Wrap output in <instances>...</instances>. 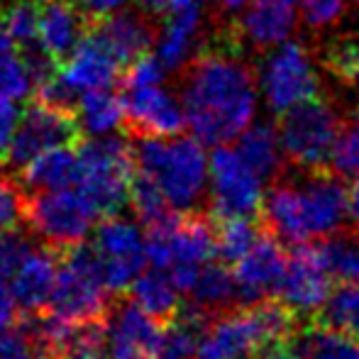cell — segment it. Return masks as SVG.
<instances>
[{"mask_svg":"<svg viewBox=\"0 0 359 359\" xmlns=\"http://www.w3.org/2000/svg\"><path fill=\"white\" fill-rule=\"evenodd\" d=\"M352 247H355V279H359V237L352 240Z\"/></svg>","mask_w":359,"mask_h":359,"instance_id":"obj_50","label":"cell"},{"mask_svg":"<svg viewBox=\"0 0 359 359\" xmlns=\"http://www.w3.org/2000/svg\"><path fill=\"white\" fill-rule=\"evenodd\" d=\"M22 217L49 247L67 250L90 235L100 213L76 186H67L34 194L32 201H25Z\"/></svg>","mask_w":359,"mask_h":359,"instance_id":"obj_8","label":"cell"},{"mask_svg":"<svg viewBox=\"0 0 359 359\" xmlns=\"http://www.w3.org/2000/svg\"><path fill=\"white\" fill-rule=\"evenodd\" d=\"M164 323L133 301L108 306L100 318V359H156Z\"/></svg>","mask_w":359,"mask_h":359,"instance_id":"obj_13","label":"cell"},{"mask_svg":"<svg viewBox=\"0 0 359 359\" xmlns=\"http://www.w3.org/2000/svg\"><path fill=\"white\" fill-rule=\"evenodd\" d=\"M210 208L217 220L257 217L264 201V179L242 159L235 147L215 144L208 159Z\"/></svg>","mask_w":359,"mask_h":359,"instance_id":"obj_10","label":"cell"},{"mask_svg":"<svg viewBox=\"0 0 359 359\" xmlns=\"http://www.w3.org/2000/svg\"><path fill=\"white\" fill-rule=\"evenodd\" d=\"M125 120L147 137H174L186 128L184 105L161 83L125 88Z\"/></svg>","mask_w":359,"mask_h":359,"instance_id":"obj_18","label":"cell"},{"mask_svg":"<svg viewBox=\"0 0 359 359\" xmlns=\"http://www.w3.org/2000/svg\"><path fill=\"white\" fill-rule=\"evenodd\" d=\"M166 69L159 64L156 57H137L135 62L128 64V72H125V88H137V86H154V83H164Z\"/></svg>","mask_w":359,"mask_h":359,"instance_id":"obj_40","label":"cell"},{"mask_svg":"<svg viewBox=\"0 0 359 359\" xmlns=\"http://www.w3.org/2000/svg\"><path fill=\"white\" fill-rule=\"evenodd\" d=\"M76 149L72 144H59L52 149H44L42 154L32 156L22 166V184L27 191H54L74 186L76 181Z\"/></svg>","mask_w":359,"mask_h":359,"instance_id":"obj_25","label":"cell"},{"mask_svg":"<svg viewBox=\"0 0 359 359\" xmlns=\"http://www.w3.org/2000/svg\"><path fill=\"white\" fill-rule=\"evenodd\" d=\"M93 29L113 49V54L120 59L123 67H128L130 62L147 54V49L154 42V29H151L149 20L140 13H123V10H118L113 15H105Z\"/></svg>","mask_w":359,"mask_h":359,"instance_id":"obj_22","label":"cell"},{"mask_svg":"<svg viewBox=\"0 0 359 359\" xmlns=\"http://www.w3.org/2000/svg\"><path fill=\"white\" fill-rule=\"evenodd\" d=\"M0 18H3L5 29H8V34L15 39V44H18L20 49L37 44L39 10L32 0H18V3L10 5Z\"/></svg>","mask_w":359,"mask_h":359,"instance_id":"obj_35","label":"cell"},{"mask_svg":"<svg viewBox=\"0 0 359 359\" xmlns=\"http://www.w3.org/2000/svg\"><path fill=\"white\" fill-rule=\"evenodd\" d=\"M130 291H133L130 301L161 323L171 320L181 308V291L174 286L169 274H164L159 269H142L130 284Z\"/></svg>","mask_w":359,"mask_h":359,"instance_id":"obj_27","label":"cell"},{"mask_svg":"<svg viewBox=\"0 0 359 359\" xmlns=\"http://www.w3.org/2000/svg\"><path fill=\"white\" fill-rule=\"evenodd\" d=\"M332 279L335 274L330 269L323 242L296 245L291 257H286L284 271L276 286V293L281 298L279 303H284L293 316H316L330 293Z\"/></svg>","mask_w":359,"mask_h":359,"instance_id":"obj_12","label":"cell"},{"mask_svg":"<svg viewBox=\"0 0 359 359\" xmlns=\"http://www.w3.org/2000/svg\"><path fill=\"white\" fill-rule=\"evenodd\" d=\"M79 135L74 113L49 103H34L18 118L15 133L0 156L13 169H22L32 156L59 144H72Z\"/></svg>","mask_w":359,"mask_h":359,"instance_id":"obj_15","label":"cell"},{"mask_svg":"<svg viewBox=\"0 0 359 359\" xmlns=\"http://www.w3.org/2000/svg\"><path fill=\"white\" fill-rule=\"evenodd\" d=\"M217 3H220V8L227 10V13H237V10L245 8L250 0H217Z\"/></svg>","mask_w":359,"mask_h":359,"instance_id":"obj_49","label":"cell"},{"mask_svg":"<svg viewBox=\"0 0 359 359\" xmlns=\"http://www.w3.org/2000/svg\"><path fill=\"white\" fill-rule=\"evenodd\" d=\"M137 5L142 8V13H161L169 8V0H137Z\"/></svg>","mask_w":359,"mask_h":359,"instance_id":"obj_47","label":"cell"},{"mask_svg":"<svg viewBox=\"0 0 359 359\" xmlns=\"http://www.w3.org/2000/svg\"><path fill=\"white\" fill-rule=\"evenodd\" d=\"M237 151L242 154V159L262 176V179H271L276 176L281 166V144L276 128H271L269 123H255L252 120L240 135H237Z\"/></svg>","mask_w":359,"mask_h":359,"instance_id":"obj_28","label":"cell"},{"mask_svg":"<svg viewBox=\"0 0 359 359\" xmlns=\"http://www.w3.org/2000/svg\"><path fill=\"white\" fill-rule=\"evenodd\" d=\"M32 90L34 79L27 69V62L0 18V95L18 103V100L27 98Z\"/></svg>","mask_w":359,"mask_h":359,"instance_id":"obj_31","label":"cell"},{"mask_svg":"<svg viewBox=\"0 0 359 359\" xmlns=\"http://www.w3.org/2000/svg\"><path fill=\"white\" fill-rule=\"evenodd\" d=\"M98 262L100 279L110 293L128 291L135 276L144 269V235L133 220L120 215L103 217L95 227L93 245H90Z\"/></svg>","mask_w":359,"mask_h":359,"instance_id":"obj_11","label":"cell"},{"mask_svg":"<svg viewBox=\"0 0 359 359\" xmlns=\"http://www.w3.org/2000/svg\"><path fill=\"white\" fill-rule=\"evenodd\" d=\"M110 306V291L100 279L98 262L90 245H79L59 250L57 279L49 293L44 313L54 316L67 325H86L98 320Z\"/></svg>","mask_w":359,"mask_h":359,"instance_id":"obj_7","label":"cell"},{"mask_svg":"<svg viewBox=\"0 0 359 359\" xmlns=\"http://www.w3.org/2000/svg\"><path fill=\"white\" fill-rule=\"evenodd\" d=\"M347 210H350V217L359 225V176L352 184V189L347 191Z\"/></svg>","mask_w":359,"mask_h":359,"instance_id":"obj_46","label":"cell"},{"mask_svg":"<svg viewBox=\"0 0 359 359\" xmlns=\"http://www.w3.org/2000/svg\"><path fill=\"white\" fill-rule=\"evenodd\" d=\"M25 210V198L18 191V186L8 179V176L0 174V230H8L15 227L22 220Z\"/></svg>","mask_w":359,"mask_h":359,"instance_id":"obj_41","label":"cell"},{"mask_svg":"<svg viewBox=\"0 0 359 359\" xmlns=\"http://www.w3.org/2000/svg\"><path fill=\"white\" fill-rule=\"evenodd\" d=\"M32 247V240L18 227L0 230V281H8L13 276V271L18 269L20 262L27 257Z\"/></svg>","mask_w":359,"mask_h":359,"instance_id":"obj_37","label":"cell"},{"mask_svg":"<svg viewBox=\"0 0 359 359\" xmlns=\"http://www.w3.org/2000/svg\"><path fill=\"white\" fill-rule=\"evenodd\" d=\"M316 316L320 327L359 340V279H345L340 286L330 288Z\"/></svg>","mask_w":359,"mask_h":359,"instance_id":"obj_29","label":"cell"},{"mask_svg":"<svg viewBox=\"0 0 359 359\" xmlns=\"http://www.w3.org/2000/svg\"><path fill=\"white\" fill-rule=\"evenodd\" d=\"M262 208L266 230L288 245L335 237L350 217L347 189L335 174H313L301 184H276L264 196Z\"/></svg>","mask_w":359,"mask_h":359,"instance_id":"obj_2","label":"cell"},{"mask_svg":"<svg viewBox=\"0 0 359 359\" xmlns=\"http://www.w3.org/2000/svg\"><path fill=\"white\" fill-rule=\"evenodd\" d=\"M130 0H76L81 13L93 15V18H105V15H113L118 10H123Z\"/></svg>","mask_w":359,"mask_h":359,"instance_id":"obj_44","label":"cell"},{"mask_svg":"<svg viewBox=\"0 0 359 359\" xmlns=\"http://www.w3.org/2000/svg\"><path fill=\"white\" fill-rule=\"evenodd\" d=\"M130 203H133L135 213H137V217L147 227L174 213V210L169 208V203L164 201V196L159 194V189H156L147 176L137 174V171H135L133 186H130Z\"/></svg>","mask_w":359,"mask_h":359,"instance_id":"obj_34","label":"cell"},{"mask_svg":"<svg viewBox=\"0 0 359 359\" xmlns=\"http://www.w3.org/2000/svg\"><path fill=\"white\" fill-rule=\"evenodd\" d=\"M203 0H169L171 10H189V8H201Z\"/></svg>","mask_w":359,"mask_h":359,"instance_id":"obj_48","label":"cell"},{"mask_svg":"<svg viewBox=\"0 0 359 359\" xmlns=\"http://www.w3.org/2000/svg\"><path fill=\"white\" fill-rule=\"evenodd\" d=\"M20 320V306L15 301L13 291L5 281H0V332L10 330Z\"/></svg>","mask_w":359,"mask_h":359,"instance_id":"obj_43","label":"cell"},{"mask_svg":"<svg viewBox=\"0 0 359 359\" xmlns=\"http://www.w3.org/2000/svg\"><path fill=\"white\" fill-rule=\"evenodd\" d=\"M18 118H20V113H18V108H15V100L0 95V154L5 151L10 137H13Z\"/></svg>","mask_w":359,"mask_h":359,"instance_id":"obj_42","label":"cell"},{"mask_svg":"<svg viewBox=\"0 0 359 359\" xmlns=\"http://www.w3.org/2000/svg\"><path fill=\"white\" fill-rule=\"evenodd\" d=\"M259 88L266 105L281 115L284 110L318 95V74L306 49L296 42L276 44L259 74Z\"/></svg>","mask_w":359,"mask_h":359,"instance_id":"obj_14","label":"cell"},{"mask_svg":"<svg viewBox=\"0 0 359 359\" xmlns=\"http://www.w3.org/2000/svg\"><path fill=\"white\" fill-rule=\"evenodd\" d=\"M76 128L88 137L115 135L125 123V100L110 88L86 90L76 98Z\"/></svg>","mask_w":359,"mask_h":359,"instance_id":"obj_24","label":"cell"},{"mask_svg":"<svg viewBox=\"0 0 359 359\" xmlns=\"http://www.w3.org/2000/svg\"><path fill=\"white\" fill-rule=\"evenodd\" d=\"M135 171L159 189L174 213H194L208 189V154L196 137H142L133 149Z\"/></svg>","mask_w":359,"mask_h":359,"instance_id":"obj_3","label":"cell"},{"mask_svg":"<svg viewBox=\"0 0 359 359\" xmlns=\"http://www.w3.org/2000/svg\"><path fill=\"white\" fill-rule=\"evenodd\" d=\"M350 125H352V128H355V130H357V135H359V110H357L355 120H352V123H350Z\"/></svg>","mask_w":359,"mask_h":359,"instance_id":"obj_51","label":"cell"},{"mask_svg":"<svg viewBox=\"0 0 359 359\" xmlns=\"http://www.w3.org/2000/svg\"><path fill=\"white\" fill-rule=\"evenodd\" d=\"M57 266H59V250H42V247H32L27 252L20 266L13 271L5 284L10 286L18 306L25 313H37L47 306L49 293H52L54 279H57Z\"/></svg>","mask_w":359,"mask_h":359,"instance_id":"obj_19","label":"cell"},{"mask_svg":"<svg viewBox=\"0 0 359 359\" xmlns=\"http://www.w3.org/2000/svg\"><path fill=\"white\" fill-rule=\"evenodd\" d=\"M205 320L208 318L196 311V308H189V311L179 308V313L171 320H166L159 357L156 359H194Z\"/></svg>","mask_w":359,"mask_h":359,"instance_id":"obj_30","label":"cell"},{"mask_svg":"<svg viewBox=\"0 0 359 359\" xmlns=\"http://www.w3.org/2000/svg\"><path fill=\"white\" fill-rule=\"evenodd\" d=\"M286 264V255L281 250L279 240L269 230H262L257 242L235 262L232 279L237 288V301L242 306L264 301L266 296L276 293L281 271Z\"/></svg>","mask_w":359,"mask_h":359,"instance_id":"obj_17","label":"cell"},{"mask_svg":"<svg viewBox=\"0 0 359 359\" xmlns=\"http://www.w3.org/2000/svg\"><path fill=\"white\" fill-rule=\"evenodd\" d=\"M242 15V32L257 47H276L296 29L298 0H250Z\"/></svg>","mask_w":359,"mask_h":359,"instance_id":"obj_20","label":"cell"},{"mask_svg":"<svg viewBox=\"0 0 359 359\" xmlns=\"http://www.w3.org/2000/svg\"><path fill=\"white\" fill-rule=\"evenodd\" d=\"M186 293L191 296V308L203 313L205 318L227 311L237 301L232 271L222 264H215L213 259L201 266V271L196 274L194 284L189 286Z\"/></svg>","mask_w":359,"mask_h":359,"instance_id":"obj_26","label":"cell"},{"mask_svg":"<svg viewBox=\"0 0 359 359\" xmlns=\"http://www.w3.org/2000/svg\"><path fill=\"white\" fill-rule=\"evenodd\" d=\"M120 59L113 49L100 39L95 29L83 32V37L76 42V47L62 59V67L57 69V81L79 98L86 90L110 88L120 76Z\"/></svg>","mask_w":359,"mask_h":359,"instance_id":"obj_16","label":"cell"},{"mask_svg":"<svg viewBox=\"0 0 359 359\" xmlns=\"http://www.w3.org/2000/svg\"><path fill=\"white\" fill-rule=\"evenodd\" d=\"M74 186L95 205L100 217L118 215L130 203L135 176L133 147L123 137H88L76 149Z\"/></svg>","mask_w":359,"mask_h":359,"instance_id":"obj_6","label":"cell"},{"mask_svg":"<svg viewBox=\"0 0 359 359\" xmlns=\"http://www.w3.org/2000/svg\"><path fill=\"white\" fill-rule=\"evenodd\" d=\"M296 316L284 303L257 301L240 311L208 318L201 330L194 359H252L271 345L288 342Z\"/></svg>","mask_w":359,"mask_h":359,"instance_id":"obj_4","label":"cell"},{"mask_svg":"<svg viewBox=\"0 0 359 359\" xmlns=\"http://www.w3.org/2000/svg\"><path fill=\"white\" fill-rule=\"evenodd\" d=\"M291 345L301 359H359V340L327 327H313Z\"/></svg>","mask_w":359,"mask_h":359,"instance_id":"obj_32","label":"cell"},{"mask_svg":"<svg viewBox=\"0 0 359 359\" xmlns=\"http://www.w3.org/2000/svg\"><path fill=\"white\" fill-rule=\"evenodd\" d=\"M347 0H298V13L303 22L313 29L327 27L345 15Z\"/></svg>","mask_w":359,"mask_h":359,"instance_id":"obj_38","label":"cell"},{"mask_svg":"<svg viewBox=\"0 0 359 359\" xmlns=\"http://www.w3.org/2000/svg\"><path fill=\"white\" fill-rule=\"evenodd\" d=\"M181 105L186 128L201 144H227L255 120V76L227 54L201 57L184 81Z\"/></svg>","mask_w":359,"mask_h":359,"instance_id":"obj_1","label":"cell"},{"mask_svg":"<svg viewBox=\"0 0 359 359\" xmlns=\"http://www.w3.org/2000/svg\"><path fill=\"white\" fill-rule=\"evenodd\" d=\"M259 227L247 217L220 220V230L215 232V257L227 264H235L259 237Z\"/></svg>","mask_w":359,"mask_h":359,"instance_id":"obj_33","label":"cell"},{"mask_svg":"<svg viewBox=\"0 0 359 359\" xmlns=\"http://www.w3.org/2000/svg\"><path fill=\"white\" fill-rule=\"evenodd\" d=\"M83 37V18L76 3L47 0L37 20V47L54 62H62Z\"/></svg>","mask_w":359,"mask_h":359,"instance_id":"obj_21","label":"cell"},{"mask_svg":"<svg viewBox=\"0 0 359 359\" xmlns=\"http://www.w3.org/2000/svg\"><path fill=\"white\" fill-rule=\"evenodd\" d=\"M327 164L337 179H357L359 176V135L352 125L342 128L330 149Z\"/></svg>","mask_w":359,"mask_h":359,"instance_id":"obj_36","label":"cell"},{"mask_svg":"<svg viewBox=\"0 0 359 359\" xmlns=\"http://www.w3.org/2000/svg\"><path fill=\"white\" fill-rule=\"evenodd\" d=\"M32 3H47V0H32Z\"/></svg>","mask_w":359,"mask_h":359,"instance_id":"obj_52","label":"cell"},{"mask_svg":"<svg viewBox=\"0 0 359 359\" xmlns=\"http://www.w3.org/2000/svg\"><path fill=\"white\" fill-rule=\"evenodd\" d=\"M327 67L342 81L359 86V39L340 42L327 52Z\"/></svg>","mask_w":359,"mask_h":359,"instance_id":"obj_39","label":"cell"},{"mask_svg":"<svg viewBox=\"0 0 359 359\" xmlns=\"http://www.w3.org/2000/svg\"><path fill=\"white\" fill-rule=\"evenodd\" d=\"M201 34V8L174 10L166 25L161 27L156 39V54L159 64L166 72H179L194 57Z\"/></svg>","mask_w":359,"mask_h":359,"instance_id":"obj_23","label":"cell"},{"mask_svg":"<svg viewBox=\"0 0 359 359\" xmlns=\"http://www.w3.org/2000/svg\"><path fill=\"white\" fill-rule=\"evenodd\" d=\"M144 257L151 269L169 274L174 286L186 293L201 266L215 259V230L203 215L171 213L147 227Z\"/></svg>","mask_w":359,"mask_h":359,"instance_id":"obj_5","label":"cell"},{"mask_svg":"<svg viewBox=\"0 0 359 359\" xmlns=\"http://www.w3.org/2000/svg\"><path fill=\"white\" fill-rule=\"evenodd\" d=\"M252 359H301V357L296 355L291 342H281V345H271V347H266V350L257 352Z\"/></svg>","mask_w":359,"mask_h":359,"instance_id":"obj_45","label":"cell"},{"mask_svg":"<svg viewBox=\"0 0 359 359\" xmlns=\"http://www.w3.org/2000/svg\"><path fill=\"white\" fill-rule=\"evenodd\" d=\"M337 133L340 125L335 110L318 95L284 110L276 130L281 154L311 171H320L327 164Z\"/></svg>","mask_w":359,"mask_h":359,"instance_id":"obj_9","label":"cell"}]
</instances>
